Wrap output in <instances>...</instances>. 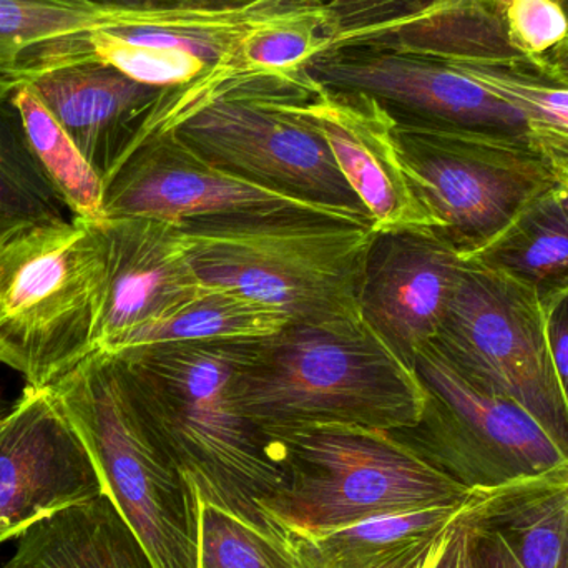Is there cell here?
I'll return each mask as SVG.
<instances>
[{
    "instance_id": "6da1fadb",
    "label": "cell",
    "mask_w": 568,
    "mask_h": 568,
    "mask_svg": "<svg viewBox=\"0 0 568 568\" xmlns=\"http://www.w3.org/2000/svg\"><path fill=\"white\" fill-rule=\"evenodd\" d=\"M260 341L163 344L113 356L146 423L186 480L212 503L273 529L260 503L282 486L283 467L272 444L243 414L236 394Z\"/></svg>"
},
{
    "instance_id": "7a4b0ae2",
    "label": "cell",
    "mask_w": 568,
    "mask_h": 568,
    "mask_svg": "<svg viewBox=\"0 0 568 568\" xmlns=\"http://www.w3.org/2000/svg\"><path fill=\"white\" fill-rule=\"evenodd\" d=\"M243 414L268 439L316 426L410 429L426 406L416 367L366 323L290 324L260 341L236 384Z\"/></svg>"
},
{
    "instance_id": "3957f363",
    "label": "cell",
    "mask_w": 568,
    "mask_h": 568,
    "mask_svg": "<svg viewBox=\"0 0 568 568\" xmlns=\"http://www.w3.org/2000/svg\"><path fill=\"white\" fill-rule=\"evenodd\" d=\"M316 89L307 70L200 77L165 90L133 139L175 133L193 152L235 175L371 219L326 140L291 106Z\"/></svg>"
},
{
    "instance_id": "277c9868",
    "label": "cell",
    "mask_w": 568,
    "mask_h": 568,
    "mask_svg": "<svg viewBox=\"0 0 568 568\" xmlns=\"http://www.w3.org/2000/svg\"><path fill=\"white\" fill-rule=\"evenodd\" d=\"M196 275L301 326L363 323L373 223L320 215L193 220L179 225Z\"/></svg>"
},
{
    "instance_id": "5b68a950",
    "label": "cell",
    "mask_w": 568,
    "mask_h": 568,
    "mask_svg": "<svg viewBox=\"0 0 568 568\" xmlns=\"http://www.w3.org/2000/svg\"><path fill=\"white\" fill-rule=\"evenodd\" d=\"M106 262L93 222L22 223L0 233V364L52 387L99 351Z\"/></svg>"
},
{
    "instance_id": "8992f818",
    "label": "cell",
    "mask_w": 568,
    "mask_h": 568,
    "mask_svg": "<svg viewBox=\"0 0 568 568\" xmlns=\"http://www.w3.org/2000/svg\"><path fill=\"white\" fill-rule=\"evenodd\" d=\"M284 479L260 503L283 537H313L389 514L463 504L470 489L389 430L316 426L273 440Z\"/></svg>"
},
{
    "instance_id": "52a82bcc",
    "label": "cell",
    "mask_w": 568,
    "mask_h": 568,
    "mask_svg": "<svg viewBox=\"0 0 568 568\" xmlns=\"http://www.w3.org/2000/svg\"><path fill=\"white\" fill-rule=\"evenodd\" d=\"M153 568H196L192 487L140 410L119 359L97 351L50 387Z\"/></svg>"
},
{
    "instance_id": "ba28073f",
    "label": "cell",
    "mask_w": 568,
    "mask_h": 568,
    "mask_svg": "<svg viewBox=\"0 0 568 568\" xmlns=\"http://www.w3.org/2000/svg\"><path fill=\"white\" fill-rule=\"evenodd\" d=\"M394 116L410 185L434 230L464 260L556 186V153L539 142Z\"/></svg>"
},
{
    "instance_id": "9c48e42d",
    "label": "cell",
    "mask_w": 568,
    "mask_h": 568,
    "mask_svg": "<svg viewBox=\"0 0 568 568\" xmlns=\"http://www.w3.org/2000/svg\"><path fill=\"white\" fill-rule=\"evenodd\" d=\"M433 346L467 381L523 406L568 457V409L536 291L466 262Z\"/></svg>"
},
{
    "instance_id": "30bf717a",
    "label": "cell",
    "mask_w": 568,
    "mask_h": 568,
    "mask_svg": "<svg viewBox=\"0 0 568 568\" xmlns=\"http://www.w3.org/2000/svg\"><path fill=\"white\" fill-rule=\"evenodd\" d=\"M414 367L426 406L416 426L394 434L467 489L503 486L568 464L523 406L467 381L433 344Z\"/></svg>"
},
{
    "instance_id": "8fae6325",
    "label": "cell",
    "mask_w": 568,
    "mask_h": 568,
    "mask_svg": "<svg viewBox=\"0 0 568 568\" xmlns=\"http://www.w3.org/2000/svg\"><path fill=\"white\" fill-rule=\"evenodd\" d=\"M276 215L373 223L367 216L320 205L213 165L172 132L136 135L103 190V219L145 216L182 225L193 220Z\"/></svg>"
},
{
    "instance_id": "7c38bea8",
    "label": "cell",
    "mask_w": 568,
    "mask_h": 568,
    "mask_svg": "<svg viewBox=\"0 0 568 568\" xmlns=\"http://www.w3.org/2000/svg\"><path fill=\"white\" fill-rule=\"evenodd\" d=\"M306 70L320 85L373 97L396 115L430 125L539 142L519 110L450 60L346 47L314 57Z\"/></svg>"
},
{
    "instance_id": "4fadbf2b",
    "label": "cell",
    "mask_w": 568,
    "mask_h": 568,
    "mask_svg": "<svg viewBox=\"0 0 568 568\" xmlns=\"http://www.w3.org/2000/svg\"><path fill=\"white\" fill-rule=\"evenodd\" d=\"M95 463L50 387H23L0 417V544L103 496Z\"/></svg>"
},
{
    "instance_id": "5bb4252c",
    "label": "cell",
    "mask_w": 568,
    "mask_h": 568,
    "mask_svg": "<svg viewBox=\"0 0 568 568\" xmlns=\"http://www.w3.org/2000/svg\"><path fill=\"white\" fill-rule=\"evenodd\" d=\"M464 265L436 230L377 232L361 284V317L414 367L439 333Z\"/></svg>"
},
{
    "instance_id": "9a60e30c",
    "label": "cell",
    "mask_w": 568,
    "mask_h": 568,
    "mask_svg": "<svg viewBox=\"0 0 568 568\" xmlns=\"http://www.w3.org/2000/svg\"><path fill=\"white\" fill-rule=\"evenodd\" d=\"M329 146L337 169L373 220L376 232L433 229L397 149L396 116L373 97L317 83L291 103Z\"/></svg>"
},
{
    "instance_id": "2e32d148",
    "label": "cell",
    "mask_w": 568,
    "mask_h": 568,
    "mask_svg": "<svg viewBox=\"0 0 568 568\" xmlns=\"http://www.w3.org/2000/svg\"><path fill=\"white\" fill-rule=\"evenodd\" d=\"M106 262L99 351L113 353L133 331L205 290L179 225L145 216L93 222Z\"/></svg>"
},
{
    "instance_id": "e0dca14e",
    "label": "cell",
    "mask_w": 568,
    "mask_h": 568,
    "mask_svg": "<svg viewBox=\"0 0 568 568\" xmlns=\"http://www.w3.org/2000/svg\"><path fill=\"white\" fill-rule=\"evenodd\" d=\"M474 568H568V464L464 500Z\"/></svg>"
},
{
    "instance_id": "ac0fdd59",
    "label": "cell",
    "mask_w": 568,
    "mask_h": 568,
    "mask_svg": "<svg viewBox=\"0 0 568 568\" xmlns=\"http://www.w3.org/2000/svg\"><path fill=\"white\" fill-rule=\"evenodd\" d=\"M23 85L36 92L99 173L103 185L119 165L146 113L165 92L100 63L63 67L42 73Z\"/></svg>"
},
{
    "instance_id": "d6986e66",
    "label": "cell",
    "mask_w": 568,
    "mask_h": 568,
    "mask_svg": "<svg viewBox=\"0 0 568 568\" xmlns=\"http://www.w3.org/2000/svg\"><path fill=\"white\" fill-rule=\"evenodd\" d=\"M0 568H153L109 496L62 510L19 537Z\"/></svg>"
},
{
    "instance_id": "ffe728a7",
    "label": "cell",
    "mask_w": 568,
    "mask_h": 568,
    "mask_svg": "<svg viewBox=\"0 0 568 568\" xmlns=\"http://www.w3.org/2000/svg\"><path fill=\"white\" fill-rule=\"evenodd\" d=\"M463 504L389 514L323 536L284 539L301 568H407L456 520Z\"/></svg>"
},
{
    "instance_id": "44dd1931",
    "label": "cell",
    "mask_w": 568,
    "mask_h": 568,
    "mask_svg": "<svg viewBox=\"0 0 568 568\" xmlns=\"http://www.w3.org/2000/svg\"><path fill=\"white\" fill-rule=\"evenodd\" d=\"M464 262L524 284L542 301L568 290V220L554 189L537 196L496 240Z\"/></svg>"
},
{
    "instance_id": "7402d4cb",
    "label": "cell",
    "mask_w": 568,
    "mask_h": 568,
    "mask_svg": "<svg viewBox=\"0 0 568 568\" xmlns=\"http://www.w3.org/2000/svg\"><path fill=\"white\" fill-rule=\"evenodd\" d=\"M286 326L290 321L278 311L233 291L206 286L165 316L133 331L110 354L163 344L266 339Z\"/></svg>"
},
{
    "instance_id": "603a6c76",
    "label": "cell",
    "mask_w": 568,
    "mask_h": 568,
    "mask_svg": "<svg viewBox=\"0 0 568 568\" xmlns=\"http://www.w3.org/2000/svg\"><path fill=\"white\" fill-rule=\"evenodd\" d=\"M155 7L105 0H0V69L40 43L149 22Z\"/></svg>"
},
{
    "instance_id": "cb8c5ba5",
    "label": "cell",
    "mask_w": 568,
    "mask_h": 568,
    "mask_svg": "<svg viewBox=\"0 0 568 568\" xmlns=\"http://www.w3.org/2000/svg\"><path fill=\"white\" fill-rule=\"evenodd\" d=\"M9 100L19 112L30 149L60 203L72 212L73 219L102 220L103 180L65 130L29 85L17 87Z\"/></svg>"
},
{
    "instance_id": "d4e9b609",
    "label": "cell",
    "mask_w": 568,
    "mask_h": 568,
    "mask_svg": "<svg viewBox=\"0 0 568 568\" xmlns=\"http://www.w3.org/2000/svg\"><path fill=\"white\" fill-rule=\"evenodd\" d=\"M190 487L196 506V568H301L278 530L258 526Z\"/></svg>"
},
{
    "instance_id": "484cf974",
    "label": "cell",
    "mask_w": 568,
    "mask_h": 568,
    "mask_svg": "<svg viewBox=\"0 0 568 568\" xmlns=\"http://www.w3.org/2000/svg\"><path fill=\"white\" fill-rule=\"evenodd\" d=\"M457 63L480 85L519 110L550 152L568 153V85L532 63Z\"/></svg>"
},
{
    "instance_id": "4316f807",
    "label": "cell",
    "mask_w": 568,
    "mask_h": 568,
    "mask_svg": "<svg viewBox=\"0 0 568 568\" xmlns=\"http://www.w3.org/2000/svg\"><path fill=\"white\" fill-rule=\"evenodd\" d=\"M16 106L0 102V233L22 223L63 219Z\"/></svg>"
},
{
    "instance_id": "83f0119b",
    "label": "cell",
    "mask_w": 568,
    "mask_h": 568,
    "mask_svg": "<svg viewBox=\"0 0 568 568\" xmlns=\"http://www.w3.org/2000/svg\"><path fill=\"white\" fill-rule=\"evenodd\" d=\"M516 49L534 65L568 40V16L560 0H500Z\"/></svg>"
},
{
    "instance_id": "f1b7e54d",
    "label": "cell",
    "mask_w": 568,
    "mask_h": 568,
    "mask_svg": "<svg viewBox=\"0 0 568 568\" xmlns=\"http://www.w3.org/2000/svg\"><path fill=\"white\" fill-rule=\"evenodd\" d=\"M460 513L407 568H474L469 532Z\"/></svg>"
},
{
    "instance_id": "f546056e",
    "label": "cell",
    "mask_w": 568,
    "mask_h": 568,
    "mask_svg": "<svg viewBox=\"0 0 568 568\" xmlns=\"http://www.w3.org/2000/svg\"><path fill=\"white\" fill-rule=\"evenodd\" d=\"M547 343L568 409V290L544 301Z\"/></svg>"
},
{
    "instance_id": "4dcf8cb0",
    "label": "cell",
    "mask_w": 568,
    "mask_h": 568,
    "mask_svg": "<svg viewBox=\"0 0 568 568\" xmlns=\"http://www.w3.org/2000/svg\"><path fill=\"white\" fill-rule=\"evenodd\" d=\"M423 2L426 0H327L331 12L329 36L334 30L374 22Z\"/></svg>"
},
{
    "instance_id": "1f68e13d",
    "label": "cell",
    "mask_w": 568,
    "mask_h": 568,
    "mask_svg": "<svg viewBox=\"0 0 568 568\" xmlns=\"http://www.w3.org/2000/svg\"><path fill=\"white\" fill-rule=\"evenodd\" d=\"M105 2L125 3V6L139 7H235L253 0H105Z\"/></svg>"
},
{
    "instance_id": "d6a6232c",
    "label": "cell",
    "mask_w": 568,
    "mask_h": 568,
    "mask_svg": "<svg viewBox=\"0 0 568 568\" xmlns=\"http://www.w3.org/2000/svg\"><path fill=\"white\" fill-rule=\"evenodd\" d=\"M540 69L547 75L568 85V40L540 62Z\"/></svg>"
},
{
    "instance_id": "836d02e7",
    "label": "cell",
    "mask_w": 568,
    "mask_h": 568,
    "mask_svg": "<svg viewBox=\"0 0 568 568\" xmlns=\"http://www.w3.org/2000/svg\"><path fill=\"white\" fill-rule=\"evenodd\" d=\"M556 176L554 193L568 220V153H556Z\"/></svg>"
},
{
    "instance_id": "e575fe53",
    "label": "cell",
    "mask_w": 568,
    "mask_h": 568,
    "mask_svg": "<svg viewBox=\"0 0 568 568\" xmlns=\"http://www.w3.org/2000/svg\"><path fill=\"white\" fill-rule=\"evenodd\" d=\"M560 3H562L564 9H566L567 16H568V0H560Z\"/></svg>"
},
{
    "instance_id": "d590c367",
    "label": "cell",
    "mask_w": 568,
    "mask_h": 568,
    "mask_svg": "<svg viewBox=\"0 0 568 568\" xmlns=\"http://www.w3.org/2000/svg\"><path fill=\"white\" fill-rule=\"evenodd\" d=\"M2 416H3V413H2V410H0V417H2Z\"/></svg>"
}]
</instances>
